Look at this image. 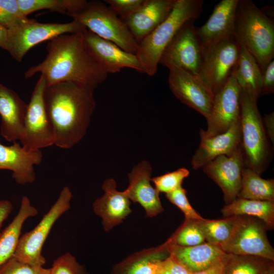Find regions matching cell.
Listing matches in <instances>:
<instances>
[{
	"label": "cell",
	"mask_w": 274,
	"mask_h": 274,
	"mask_svg": "<svg viewBox=\"0 0 274 274\" xmlns=\"http://www.w3.org/2000/svg\"><path fill=\"white\" fill-rule=\"evenodd\" d=\"M46 58L24 73L26 78L43 75L47 85L68 82L95 89L108 74L88 48L83 32L64 33L49 41Z\"/></svg>",
	"instance_id": "1"
},
{
	"label": "cell",
	"mask_w": 274,
	"mask_h": 274,
	"mask_svg": "<svg viewBox=\"0 0 274 274\" xmlns=\"http://www.w3.org/2000/svg\"><path fill=\"white\" fill-rule=\"evenodd\" d=\"M94 90L68 82L47 85L44 101L53 129L54 145L70 149L83 139L95 108Z\"/></svg>",
	"instance_id": "2"
},
{
	"label": "cell",
	"mask_w": 274,
	"mask_h": 274,
	"mask_svg": "<svg viewBox=\"0 0 274 274\" xmlns=\"http://www.w3.org/2000/svg\"><path fill=\"white\" fill-rule=\"evenodd\" d=\"M234 36L255 58L262 72L274 56V24L251 0H238Z\"/></svg>",
	"instance_id": "3"
},
{
	"label": "cell",
	"mask_w": 274,
	"mask_h": 274,
	"mask_svg": "<svg viewBox=\"0 0 274 274\" xmlns=\"http://www.w3.org/2000/svg\"><path fill=\"white\" fill-rule=\"evenodd\" d=\"M203 3V0H177L167 18L139 44L135 55L144 73L149 76L156 74L165 48L185 22L199 18Z\"/></svg>",
	"instance_id": "4"
},
{
	"label": "cell",
	"mask_w": 274,
	"mask_h": 274,
	"mask_svg": "<svg viewBox=\"0 0 274 274\" xmlns=\"http://www.w3.org/2000/svg\"><path fill=\"white\" fill-rule=\"evenodd\" d=\"M257 101L241 90V146L245 165L261 175L267 166L270 150Z\"/></svg>",
	"instance_id": "5"
},
{
	"label": "cell",
	"mask_w": 274,
	"mask_h": 274,
	"mask_svg": "<svg viewBox=\"0 0 274 274\" xmlns=\"http://www.w3.org/2000/svg\"><path fill=\"white\" fill-rule=\"evenodd\" d=\"M70 17L100 38L136 54L139 44L125 22L105 3L88 2L82 11Z\"/></svg>",
	"instance_id": "6"
},
{
	"label": "cell",
	"mask_w": 274,
	"mask_h": 274,
	"mask_svg": "<svg viewBox=\"0 0 274 274\" xmlns=\"http://www.w3.org/2000/svg\"><path fill=\"white\" fill-rule=\"evenodd\" d=\"M86 28L80 23L71 22L42 23L26 17L8 29L5 50L18 62H21L33 47L64 33L83 32Z\"/></svg>",
	"instance_id": "7"
},
{
	"label": "cell",
	"mask_w": 274,
	"mask_h": 274,
	"mask_svg": "<svg viewBox=\"0 0 274 274\" xmlns=\"http://www.w3.org/2000/svg\"><path fill=\"white\" fill-rule=\"evenodd\" d=\"M72 193L64 187L48 212L31 230L20 236L14 257L18 260L36 266H43L46 259L42 254L43 245L56 221L71 207Z\"/></svg>",
	"instance_id": "8"
},
{
	"label": "cell",
	"mask_w": 274,
	"mask_h": 274,
	"mask_svg": "<svg viewBox=\"0 0 274 274\" xmlns=\"http://www.w3.org/2000/svg\"><path fill=\"white\" fill-rule=\"evenodd\" d=\"M240 48V44L234 37L203 48L202 59L196 77L214 96L231 76Z\"/></svg>",
	"instance_id": "9"
},
{
	"label": "cell",
	"mask_w": 274,
	"mask_h": 274,
	"mask_svg": "<svg viewBox=\"0 0 274 274\" xmlns=\"http://www.w3.org/2000/svg\"><path fill=\"white\" fill-rule=\"evenodd\" d=\"M261 220L246 215L236 216L228 239L220 246L229 254L253 255L274 261V249Z\"/></svg>",
	"instance_id": "10"
},
{
	"label": "cell",
	"mask_w": 274,
	"mask_h": 274,
	"mask_svg": "<svg viewBox=\"0 0 274 274\" xmlns=\"http://www.w3.org/2000/svg\"><path fill=\"white\" fill-rule=\"evenodd\" d=\"M47 86L45 77L40 75L27 104L25 116L24 133L20 143L27 150H37L54 144L53 127L44 101Z\"/></svg>",
	"instance_id": "11"
},
{
	"label": "cell",
	"mask_w": 274,
	"mask_h": 274,
	"mask_svg": "<svg viewBox=\"0 0 274 274\" xmlns=\"http://www.w3.org/2000/svg\"><path fill=\"white\" fill-rule=\"evenodd\" d=\"M191 19L185 22L164 49L159 64L168 69L177 67L197 76L202 61L203 47Z\"/></svg>",
	"instance_id": "12"
},
{
	"label": "cell",
	"mask_w": 274,
	"mask_h": 274,
	"mask_svg": "<svg viewBox=\"0 0 274 274\" xmlns=\"http://www.w3.org/2000/svg\"><path fill=\"white\" fill-rule=\"evenodd\" d=\"M241 88L231 76L225 85L214 95L209 116L206 119L207 130L199 134L214 136L226 132L241 118Z\"/></svg>",
	"instance_id": "13"
},
{
	"label": "cell",
	"mask_w": 274,
	"mask_h": 274,
	"mask_svg": "<svg viewBox=\"0 0 274 274\" xmlns=\"http://www.w3.org/2000/svg\"><path fill=\"white\" fill-rule=\"evenodd\" d=\"M245 166L242 146L231 155H221L205 164L203 172L221 189L226 204L235 199L241 188Z\"/></svg>",
	"instance_id": "14"
},
{
	"label": "cell",
	"mask_w": 274,
	"mask_h": 274,
	"mask_svg": "<svg viewBox=\"0 0 274 274\" xmlns=\"http://www.w3.org/2000/svg\"><path fill=\"white\" fill-rule=\"evenodd\" d=\"M169 71L168 82L172 93L207 119L210 114L214 96L196 76L177 67Z\"/></svg>",
	"instance_id": "15"
},
{
	"label": "cell",
	"mask_w": 274,
	"mask_h": 274,
	"mask_svg": "<svg viewBox=\"0 0 274 274\" xmlns=\"http://www.w3.org/2000/svg\"><path fill=\"white\" fill-rule=\"evenodd\" d=\"M85 43L105 72L118 73L125 67L144 73L135 54L127 52L113 43L100 38L87 29L83 31Z\"/></svg>",
	"instance_id": "16"
},
{
	"label": "cell",
	"mask_w": 274,
	"mask_h": 274,
	"mask_svg": "<svg viewBox=\"0 0 274 274\" xmlns=\"http://www.w3.org/2000/svg\"><path fill=\"white\" fill-rule=\"evenodd\" d=\"M152 172L150 163L141 161L128 174L129 184L124 190L129 199L139 203L144 209L146 216L149 217L157 216L164 211L159 193L151 184Z\"/></svg>",
	"instance_id": "17"
},
{
	"label": "cell",
	"mask_w": 274,
	"mask_h": 274,
	"mask_svg": "<svg viewBox=\"0 0 274 274\" xmlns=\"http://www.w3.org/2000/svg\"><path fill=\"white\" fill-rule=\"evenodd\" d=\"M102 189L103 195L94 200L92 208L95 214L101 218L104 230L108 232L132 212L131 202L124 190L117 189L116 182L113 178L104 181Z\"/></svg>",
	"instance_id": "18"
},
{
	"label": "cell",
	"mask_w": 274,
	"mask_h": 274,
	"mask_svg": "<svg viewBox=\"0 0 274 274\" xmlns=\"http://www.w3.org/2000/svg\"><path fill=\"white\" fill-rule=\"evenodd\" d=\"M43 158L41 150H27L16 141L10 146L0 143V170L12 172L15 181L24 185L34 182V166L39 165Z\"/></svg>",
	"instance_id": "19"
},
{
	"label": "cell",
	"mask_w": 274,
	"mask_h": 274,
	"mask_svg": "<svg viewBox=\"0 0 274 274\" xmlns=\"http://www.w3.org/2000/svg\"><path fill=\"white\" fill-rule=\"evenodd\" d=\"M176 2L144 0L136 11L123 20L138 44L167 18Z\"/></svg>",
	"instance_id": "20"
},
{
	"label": "cell",
	"mask_w": 274,
	"mask_h": 274,
	"mask_svg": "<svg viewBox=\"0 0 274 274\" xmlns=\"http://www.w3.org/2000/svg\"><path fill=\"white\" fill-rule=\"evenodd\" d=\"M238 0H222L217 4L207 21L196 27L204 48L234 37L235 13Z\"/></svg>",
	"instance_id": "21"
},
{
	"label": "cell",
	"mask_w": 274,
	"mask_h": 274,
	"mask_svg": "<svg viewBox=\"0 0 274 274\" xmlns=\"http://www.w3.org/2000/svg\"><path fill=\"white\" fill-rule=\"evenodd\" d=\"M27 107L16 92L0 83V133L7 141L22 139Z\"/></svg>",
	"instance_id": "22"
},
{
	"label": "cell",
	"mask_w": 274,
	"mask_h": 274,
	"mask_svg": "<svg viewBox=\"0 0 274 274\" xmlns=\"http://www.w3.org/2000/svg\"><path fill=\"white\" fill-rule=\"evenodd\" d=\"M199 135L200 143L191 161L194 170L202 168L219 156L231 155L241 146L240 120L224 133L211 137Z\"/></svg>",
	"instance_id": "23"
},
{
	"label": "cell",
	"mask_w": 274,
	"mask_h": 274,
	"mask_svg": "<svg viewBox=\"0 0 274 274\" xmlns=\"http://www.w3.org/2000/svg\"><path fill=\"white\" fill-rule=\"evenodd\" d=\"M167 242L169 256L190 273L209 267L221 259L225 253L220 246L208 243L185 247L173 243L170 238Z\"/></svg>",
	"instance_id": "24"
},
{
	"label": "cell",
	"mask_w": 274,
	"mask_h": 274,
	"mask_svg": "<svg viewBox=\"0 0 274 274\" xmlns=\"http://www.w3.org/2000/svg\"><path fill=\"white\" fill-rule=\"evenodd\" d=\"M169 256L166 241L128 256L114 265L110 274H154L158 263Z\"/></svg>",
	"instance_id": "25"
},
{
	"label": "cell",
	"mask_w": 274,
	"mask_h": 274,
	"mask_svg": "<svg viewBox=\"0 0 274 274\" xmlns=\"http://www.w3.org/2000/svg\"><path fill=\"white\" fill-rule=\"evenodd\" d=\"M38 213L28 197L22 196L18 213L0 235V266L14 256L25 221Z\"/></svg>",
	"instance_id": "26"
},
{
	"label": "cell",
	"mask_w": 274,
	"mask_h": 274,
	"mask_svg": "<svg viewBox=\"0 0 274 274\" xmlns=\"http://www.w3.org/2000/svg\"><path fill=\"white\" fill-rule=\"evenodd\" d=\"M231 76L241 90L256 99L261 96L262 72L254 56L242 45Z\"/></svg>",
	"instance_id": "27"
},
{
	"label": "cell",
	"mask_w": 274,
	"mask_h": 274,
	"mask_svg": "<svg viewBox=\"0 0 274 274\" xmlns=\"http://www.w3.org/2000/svg\"><path fill=\"white\" fill-rule=\"evenodd\" d=\"M224 217L246 215L257 218L266 225L267 230L274 227V201L237 197L221 209Z\"/></svg>",
	"instance_id": "28"
},
{
	"label": "cell",
	"mask_w": 274,
	"mask_h": 274,
	"mask_svg": "<svg viewBox=\"0 0 274 274\" xmlns=\"http://www.w3.org/2000/svg\"><path fill=\"white\" fill-rule=\"evenodd\" d=\"M273 261L261 257L225 253V274H267L274 267Z\"/></svg>",
	"instance_id": "29"
},
{
	"label": "cell",
	"mask_w": 274,
	"mask_h": 274,
	"mask_svg": "<svg viewBox=\"0 0 274 274\" xmlns=\"http://www.w3.org/2000/svg\"><path fill=\"white\" fill-rule=\"evenodd\" d=\"M237 197L274 201V180L264 179L260 175L245 166L242 170L241 188Z\"/></svg>",
	"instance_id": "30"
},
{
	"label": "cell",
	"mask_w": 274,
	"mask_h": 274,
	"mask_svg": "<svg viewBox=\"0 0 274 274\" xmlns=\"http://www.w3.org/2000/svg\"><path fill=\"white\" fill-rule=\"evenodd\" d=\"M21 15L27 17L30 13L47 9L69 16L80 13L86 7V0H17Z\"/></svg>",
	"instance_id": "31"
},
{
	"label": "cell",
	"mask_w": 274,
	"mask_h": 274,
	"mask_svg": "<svg viewBox=\"0 0 274 274\" xmlns=\"http://www.w3.org/2000/svg\"><path fill=\"white\" fill-rule=\"evenodd\" d=\"M235 218L236 216L219 220L203 218L197 223L207 243L220 246L228 239Z\"/></svg>",
	"instance_id": "32"
},
{
	"label": "cell",
	"mask_w": 274,
	"mask_h": 274,
	"mask_svg": "<svg viewBox=\"0 0 274 274\" xmlns=\"http://www.w3.org/2000/svg\"><path fill=\"white\" fill-rule=\"evenodd\" d=\"M170 239L173 243L185 247L194 246L205 243L197 221L186 219Z\"/></svg>",
	"instance_id": "33"
},
{
	"label": "cell",
	"mask_w": 274,
	"mask_h": 274,
	"mask_svg": "<svg viewBox=\"0 0 274 274\" xmlns=\"http://www.w3.org/2000/svg\"><path fill=\"white\" fill-rule=\"evenodd\" d=\"M190 174L189 170L181 167L172 172L151 178L155 188L160 193H169L182 186L184 180Z\"/></svg>",
	"instance_id": "34"
},
{
	"label": "cell",
	"mask_w": 274,
	"mask_h": 274,
	"mask_svg": "<svg viewBox=\"0 0 274 274\" xmlns=\"http://www.w3.org/2000/svg\"><path fill=\"white\" fill-rule=\"evenodd\" d=\"M49 274H90L85 266L79 263L76 258L70 252H66L53 262L49 268Z\"/></svg>",
	"instance_id": "35"
},
{
	"label": "cell",
	"mask_w": 274,
	"mask_h": 274,
	"mask_svg": "<svg viewBox=\"0 0 274 274\" xmlns=\"http://www.w3.org/2000/svg\"><path fill=\"white\" fill-rule=\"evenodd\" d=\"M166 197L183 213L186 220L198 221L203 219L190 204L186 195V190L182 186L166 194Z\"/></svg>",
	"instance_id": "36"
},
{
	"label": "cell",
	"mask_w": 274,
	"mask_h": 274,
	"mask_svg": "<svg viewBox=\"0 0 274 274\" xmlns=\"http://www.w3.org/2000/svg\"><path fill=\"white\" fill-rule=\"evenodd\" d=\"M25 18L20 12L17 0H0V25L8 29Z\"/></svg>",
	"instance_id": "37"
},
{
	"label": "cell",
	"mask_w": 274,
	"mask_h": 274,
	"mask_svg": "<svg viewBox=\"0 0 274 274\" xmlns=\"http://www.w3.org/2000/svg\"><path fill=\"white\" fill-rule=\"evenodd\" d=\"M49 270L22 262L13 256L0 266V274H47Z\"/></svg>",
	"instance_id": "38"
},
{
	"label": "cell",
	"mask_w": 274,
	"mask_h": 274,
	"mask_svg": "<svg viewBox=\"0 0 274 274\" xmlns=\"http://www.w3.org/2000/svg\"><path fill=\"white\" fill-rule=\"evenodd\" d=\"M104 2L123 20L136 11L144 0H105Z\"/></svg>",
	"instance_id": "39"
},
{
	"label": "cell",
	"mask_w": 274,
	"mask_h": 274,
	"mask_svg": "<svg viewBox=\"0 0 274 274\" xmlns=\"http://www.w3.org/2000/svg\"><path fill=\"white\" fill-rule=\"evenodd\" d=\"M154 274H191V273L169 256L158 263Z\"/></svg>",
	"instance_id": "40"
},
{
	"label": "cell",
	"mask_w": 274,
	"mask_h": 274,
	"mask_svg": "<svg viewBox=\"0 0 274 274\" xmlns=\"http://www.w3.org/2000/svg\"><path fill=\"white\" fill-rule=\"evenodd\" d=\"M274 92V60L271 61L262 74L261 95H268Z\"/></svg>",
	"instance_id": "41"
},
{
	"label": "cell",
	"mask_w": 274,
	"mask_h": 274,
	"mask_svg": "<svg viewBox=\"0 0 274 274\" xmlns=\"http://www.w3.org/2000/svg\"><path fill=\"white\" fill-rule=\"evenodd\" d=\"M224 255L221 259L209 267L201 270L191 273V274H225L223 262Z\"/></svg>",
	"instance_id": "42"
},
{
	"label": "cell",
	"mask_w": 274,
	"mask_h": 274,
	"mask_svg": "<svg viewBox=\"0 0 274 274\" xmlns=\"http://www.w3.org/2000/svg\"><path fill=\"white\" fill-rule=\"evenodd\" d=\"M264 127L267 138L274 143V113L266 114L263 119Z\"/></svg>",
	"instance_id": "43"
},
{
	"label": "cell",
	"mask_w": 274,
	"mask_h": 274,
	"mask_svg": "<svg viewBox=\"0 0 274 274\" xmlns=\"http://www.w3.org/2000/svg\"><path fill=\"white\" fill-rule=\"evenodd\" d=\"M13 206L8 200H0V228L12 212Z\"/></svg>",
	"instance_id": "44"
},
{
	"label": "cell",
	"mask_w": 274,
	"mask_h": 274,
	"mask_svg": "<svg viewBox=\"0 0 274 274\" xmlns=\"http://www.w3.org/2000/svg\"><path fill=\"white\" fill-rule=\"evenodd\" d=\"M7 28L0 25V48L4 50L7 41Z\"/></svg>",
	"instance_id": "45"
},
{
	"label": "cell",
	"mask_w": 274,
	"mask_h": 274,
	"mask_svg": "<svg viewBox=\"0 0 274 274\" xmlns=\"http://www.w3.org/2000/svg\"><path fill=\"white\" fill-rule=\"evenodd\" d=\"M267 274H274V267L271 268Z\"/></svg>",
	"instance_id": "46"
},
{
	"label": "cell",
	"mask_w": 274,
	"mask_h": 274,
	"mask_svg": "<svg viewBox=\"0 0 274 274\" xmlns=\"http://www.w3.org/2000/svg\"><path fill=\"white\" fill-rule=\"evenodd\" d=\"M47 274H49V271H48V273H47Z\"/></svg>",
	"instance_id": "47"
},
{
	"label": "cell",
	"mask_w": 274,
	"mask_h": 274,
	"mask_svg": "<svg viewBox=\"0 0 274 274\" xmlns=\"http://www.w3.org/2000/svg\"><path fill=\"white\" fill-rule=\"evenodd\" d=\"M1 232L0 231V235H1Z\"/></svg>",
	"instance_id": "48"
}]
</instances>
